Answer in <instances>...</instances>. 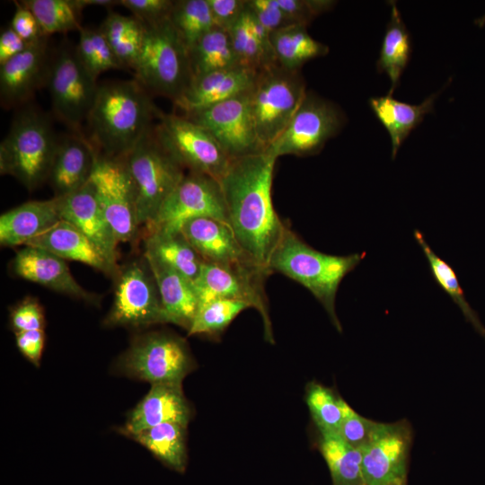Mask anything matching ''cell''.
Instances as JSON below:
<instances>
[{
    "label": "cell",
    "instance_id": "6da1fadb",
    "mask_svg": "<svg viewBox=\"0 0 485 485\" xmlns=\"http://www.w3.org/2000/svg\"><path fill=\"white\" fill-rule=\"evenodd\" d=\"M277 159L268 152L232 159L219 180L229 226L244 252L269 274L270 257L287 227L272 202Z\"/></svg>",
    "mask_w": 485,
    "mask_h": 485
},
{
    "label": "cell",
    "instance_id": "7a4b0ae2",
    "mask_svg": "<svg viewBox=\"0 0 485 485\" xmlns=\"http://www.w3.org/2000/svg\"><path fill=\"white\" fill-rule=\"evenodd\" d=\"M159 109L136 80L99 84L86 119V138L101 154L122 158L153 127Z\"/></svg>",
    "mask_w": 485,
    "mask_h": 485
},
{
    "label": "cell",
    "instance_id": "3957f363",
    "mask_svg": "<svg viewBox=\"0 0 485 485\" xmlns=\"http://www.w3.org/2000/svg\"><path fill=\"white\" fill-rule=\"evenodd\" d=\"M366 252L331 255L317 251L302 240L289 227L273 251L269 271L278 272L305 287L322 305L332 324L341 332L335 310L339 287L344 278L365 259Z\"/></svg>",
    "mask_w": 485,
    "mask_h": 485
},
{
    "label": "cell",
    "instance_id": "277c9868",
    "mask_svg": "<svg viewBox=\"0 0 485 485\" xmlns=\"http://www.w3.org/2000/svg\"><path fill=\"white\" fill-rule=\"evenodd\" d=\"M57 142L48 115L33 107L23 108L1 142V174L34 190L48 178Z\"/></svg>",
    "mask_w": 485,
    "mask_h": 485
},
{
    "label": "cell",
    "instance_id": "5b68a950",
    "mask_svg": "<svg viewBox=\"0 0 485 485\" xmlns=\"http://www.w3.org/2000/svg\"><path fill=\"white\" fill-rule=\"evenodd\" d=\"M133 70L135 79L150 94L172 102L188 88L193 78L189 51L169 18L146 25L143 47Z\"/></svg>",
    "mask_w": 485,
    "mask_h": 485
},
{
    "label": "cell",
    "instance_id": "8992f818",
    "mask_svg": "<svg viewBox=\"0 0 485 485\" xmlns=\"http://www.w3.org/2000/svg\"><path fill=\"white\" fill-rule=\"evenodd\" d=\"M122 158L133 183L138 222L146 226L183 179L185 169L159 143L153 127Z\"/></svg>",
    "mask_w": 485,
    "mask_h": 485
},
{
    "label": "cell",
    "instance_id": "52a82bcc",
    "mask_svg": "<svg viewBox=\"0 0 485 485\" xmlns=\"http://www.w3.org/2000/svg\"><path fill=\"white\" fill-rule=\"evenodd\" d=\"M195 367L186 340L166 331H149L134 338L113 366V372L148 382L182 384Z\"/></svg>",
    "mask_w": 485,
    "mask_h": 485
},
{
    "label": "cell",
    "instance_id": "ba28073f",
    "mask_svg": "<svg viewBox=\"0 0 485 485\" xmlns=\"http://www.w3.org/2000/svg\"><path fill=\"white\" fill-rule=\"evenodd\" d=\"M306 92L299 71L287 70L278 64L258 74L250 91V107L263 152L287 127Z\"/></svg>",
    "mask_w": 485,
    "mask_h": 485
},
{
    "label": "cell",
    "instance_id": "9c48e42d",
    "mask_svg": "<svg viewBox=\"0 0 485 485\" xmlns=\"http://www.w3.org/2000/svg\"><path fill=\"white\" fill-rule=\"evenodd\" d=\"M113 278V302L104 326L144 329L167 323L155 279L145 258L119 267Z\"/></svg>",
    "mask_w": 485,
    "mask_h": 485
},
{
    "label": "cell",
    "instance_id": "30bf717a",
    "mask_svg": "<svg viewBox=\"0 0 485 485\" xmlns=\"http://www.w3.org/2000/svg\"><path fill=\"white\" fill-rule=\"evenodd\" d=\"M46 84L56 118L73 133L81 134L99 84L79 60L75 47L62 45L49 62Z\"/></svg>",
    "mask_w": 485,
    "mask_h": 485
},
{
    "label": "cell",
    "instance_id": "8fae6325",
    "mask_svg": "<svg viewBox=\"0 0 485 485\" xmlns=\"http://www.w3.org/2000/svg\"><path fill=\"white\" fill-rule=\"evenodd\" d=\"M153 128L163 147L189 172L219 181L228 168L231 159L216 140L189 118L159 110Z\"/></svg>",
    "mask_w": 485,
    "mask_h": 485
},
{
    "label": "cell",
    "instance_id": "7c38bea8",
    "mask_svg": "<svg viewBox=\"0 0 485 485\" xmlns=\"http://www.w3.org/2000/svg\"><path fill=\"white\" fill-rule=\"evenodd\" d=\"M344 122L345 116L335 103L306 92L287 127L265 152L277 158L316 154L340 131Z\"/></svg>",
    "mask_w": 485,
    "mask_h": 485
},
{
    "label": "cell",
    "instance_id": "4fadbf2b",
    "mask_svg": "<svg viewBox=\"0 0 485 485\" xmlns=\"http://www.w3.org/2000/svg\"><path fill=\"white\" fill-rule=\"evenodd\" d=\"M89 181L118 242H134L141 225L133 183L124 159L108 157L96 151Z\"/></svg>",
    "mask_w": 485,
    "mask_h": 485
},
{
    "label": "cell",
    "instance_id": "5bb4252c",
    "mask_svg": "<svg viewBox=\"0 0 485 485\" xmlns=\"http://www.w3.org/2000/svg\"><path fill=\"white\" fill-rule=\"evenodd\" d=\"M197 217L228 224L219 181L204 173L188 172L146 226V233H178L188 220Z\"/></svg>",
    "mask_w": 485,
    "mask_h": 485
},
{
    "label": "cell",
    "instance_id": "9a60e30c",
    "mask_svg": "<svg viewBox=\"0 0 485 485\" xmlns=\"http://www.w3.org/2000/svg\"><path fill=\"white\" fill-rule=\"evenodd\" d=\"M269 275L266 270L254 265L220 266L204 262L194 281L199 306L215 299L244 302L260 313L265 338L273 342L264 289V281Z\"/></svg>",
    "mask_w": 485,
    "mask_h": 485
},
{
    "label": "cell",
    "instance_id": "2e32d148",
    "mask_svg": "<svg viewBox=\"0 0 485 485\" xmlns=\"http://www.w3.org/2000/svg\"><path fill=\"white\" fill-rule=\"evenodd\" d=\"M207 129L232 159L262 153L250 107V91L184 115Z\"/></svg>",
    "mask_w": 485,
    "mask_h": 485
},
{
    "label": "cell",
    "instance_id": "e0dca14e",
    "mask_svg": "<svg viewBox=\"0 0 485 485\" xmlns=\"http://www.w3.org/2000/svg\"><path fill=\"white\" fill-rule=\"evenodd\" d=\"M411 429L407 421L380 423L360 451L366 485L405 483Z\"/></svg>",
    "mask_w": 485,
    "mask_h": 485
},
{
    "label": "cell",
    "instance_id": "ac0fdd59",
    "mask_svg": "<svg viewBox=\"0 0 485 485\" xmlns=\"http://www.w3.org/2000/svg\"><path fill=\"white\" fill-rule=\"evenodd\" d=\"M59 199L61 219L77 227L103 259L118 270V240L98 202L90 181Z\"/></svg>",
    "mask_w": 485,
    "mask_h": 485
},
{
    "label": "cell",
    "instance_id": "d6986e66",
    "mask_svg": "<svg viewBox=\"0 0 485 485\" xmlns=\"http://www.w3.org/2000/svg\"><path fill=\"white\" fill-rule=\"evenodd\" d=\"M44 39L0 66V101L4 108L25 103L46 83L49 62Z\"/></svg>",
    "mask_w": 485,
    "mask_h": 485
},
{
    "label": "cell",
    "instance_id": "ffe728a7",
    "mask_svg": "<svg viewBox=\"0 0 485 485\" xmlns=\"http://www.w3.org/2000/svg\"><path fill=\"white\" fill-rule=\"evenodd\" d=\"M11 268L15 276L55 292L91 304L99 300L96 295L80 286L65 260L48 251L24 246L16 252Z\"/></svg>",
    "mask_w": 485,
    "mask_h": 485
},
{
    "label": "cell",
    "instance_id": "44dd1931",
    "mask_svg": "<svg viewBox=\"0 0 485 485\" xmlns=\"http://www.w3.org/2000/svg\"><path fill=\"white\" fill-rule=\"evenodd\" d=\"M191 416V408L184 395L182 384H154L130 410L119 432L128 437L166 422H177L187 427Z\"/></svg>",
    "mask_w": 485,
    "mask_h": 485
},
{
    "label": "cell",
    "instance_id": "7402d4cb",
    "mask_svg": "<svg viewBox=\"0 0 485 485\" xmlns=\"http://www.w3.org/2000/svg\"><path fill=\"white\" fill-rule=\"evenodd\" d=\"M181 232L206 263L257 266L244 252L227 223L210 217H197L188 220Z\"/></svg>",
    "mask_w": 485,
    "mask_h": 485
},
{
    "label": "cell",
    "instance_id": "603a6c76",
    "mask_svg": "<svg viewBox=\"0 0 485 485\" xmlns=\"http://www.w3.org/2000/svg\"><path fill=\"white\" fill-rule=\"evenodd\" d=\"M258 74L242 66L193 76L182 95L173 102L184 115L248 93Z\"/></svg>",
    "mask_w": 485,
    "mask_h": 485
},
{
    "label": "cell",
    "instance_id": "cb8c5ba5",
    "mask_svg": "<svg viewBox=\"0 0 485 485\" xmlns=\"http://www.w3.org/2000/svg\"><path fill=\"white\" fill-rule=\"evenodd\" d=\"M96 150L84 135L73 133L58 138L48 180L54 197L70 194L91 177Z\"/></svg>",
    "mask_w": 485,
    "mask_h": 485
},
{
    "label": "cell",
    "instance_id": "d4e9b609",
    "mask_svg": "<svg viewBox=\"0 0 485 485\" xmlns=\"http://www.w3.org/2000/svg\"><path fill=\"white\" fill-rule=\"evenodd\" d=\"M144 258L155 279L167 323L189 331L199 308L194 282L151 256Z\"/></svg>",
    "mask_w": 485,
    "mask_h": 485
},
{
    "label": "cell",
    "instance_id": "484cf974",
    "mask_svg": "<svg viewBox=\"0 0 485 485\" xmlns=\"http://www.w3.org/2000/svg\"><path fill=\"white\" fill-rule=\"evenodd\" d=\"M60 220L58 198L25 202L1 215L0 243L4 247L25 245Z\"/></svg>",
    "mask_w": 485,
    "mask_h": 485
},
{
    "label": "cell",
    "instance_id": "4316f807",
    "mask_svg": "<svg viewBox=\"0 0 485 485\" xmlns=\"http://www.w3.org/2000/svg\"><path fill=\"white\" fill-rule=\"evenodd\" d=\"M24 246L48 251L65 260L84 263L112 278L118 271L77 227L63 219Z\"/></svg>",
    "mask_w": 485,
    "mask_h": 485
},
{
    "label": "cell",
    "instance_id": "83f0119b",
    "mask_svg": "<svg viewBox=\"0 0 485 485\" xmlns=\"http://www.w3.org/2000/svg\"><path fill=\"white\" fill-rule=\"evenodd\" d=\"M440 92L428 96L419 105L398 101L389 94L369 99V106L374 114L390 136L392 159L410 132L422 122L425 115L433 111Z\"/></svg>",
    "mask_w": 485,
    "mask_h": 485
},
{
    "label": "cell",
    "instance_id": "f1b7e54d",
    "mask_svg": "<svg viewBox=\"0 0 485 485\" xmlns=\"http://www.w3.org/2000/svg\"><path fill=\"white\" fill-rule=\"evenodd\" d=\"M144 254L154 258L193 282L204 263L181 232L146 233Z\"/></svg>",
    "mask_w": 485,
    "mask_h": 485
},
{
    "label": "cell",
    "instance_id": "f546056e",
    "mask_svg": "<svg viewBox=\"0 0 485 485\" xmlns=\"http://www.w3.org/2000/svg\"><path fill=\"white\" fill-rule=\"evenodd\" d=\"M391 5V16L383 39L376 68L385 73L391 82L389 95L392 96L400 84L401 76L410 62L411 40L395 1Z\"/></svg>",
    "mask_w": 485,
    "mask_h": 485
},
{
    "label": "cell",
    "instance_id": "4dcf8cb0",
    "mask_svg": "<svg viewBox=\"0 0 485 485\" xmlns=\"http://www.w3.org/2000/svg\"><path fill=\"white\" fill-rule=\"evenodd\" d=\"M270 42L278 65L292 71H299L309 60L329 53V47L311 37L306 27L300 24L275 31Z\"/></svg>",
    "mask_w": 485,
    "mask_h": 485
},
{
    "label": "cell",
    "instance_id": "1f68e13d",
    "mask_svg": "<svg viewBox=\"0 0 485 485\" xmlns=\"http://www.w3.org/2000/svg\"><path fill=\"white\" fill-rule=\"evenodd\" d=\"M186 428L177 422H166L128 437L146 447L168 467L182 472L187 463Z\"/></svg>",
    "mask_w": 485,
    "mask_h": 485
},
{
    "label": "cell",
    "instance_id": "d6a6232c",
    "mask_svg": "<svg viewBox=\"0 0 485 485\" xmlns=\"http://www.w3.org/2000/svg\"><path fill=\"white\" fill-rule=\"evenodd\" d=\"M100 29L122 67L134 69L143 47L146 25L133 15L110 11Z\"/></svg>",
    "mask_w": 485,
    "mask_h": 485
},
{
    "label": "cell",
    "instance_id": "836d02e7",
    "mask_svg": "<svg viewBox=\"0 0 485 485\" xmlns=\"http://www.w3.org/2000/svg\"><path fill=\"white\" fill-rule=\"evenodd\" d=\"M193 76L241 66L229 32L214 27L189 50Z\"/></svg>",
    "mask_w": 485,
    "mask_h": 485
},
{
    "label": "cell",
    "instance_id": "e575fe53",
    "mask_svg": "<svg viewBox=\"0 0 485 485\" xmlns=\"http://www.w3.org/2000/svg\"><path fill=\"white\" fill-rule=\"evenodd\" d=\"M320 450L329 467L333 485H366L362 454L338 434H322Z\"/></svg>",
    "mask_w": 485,
    "mask_h": 485
},
{
    "label": "cell",
    "instance_id": "d590c367",
    "mask_svg": "<svg viewBox=\"0 0 485 485\" xmlns=\"http://www.w3.org/2000/svg\"><path fill=\"white\" fill-rule=\"evenodd\" d=\"M413 235L428 260L435 282L451 297L461 309L465 319L485 339V328L477 313L467 302L454 269L449 263L436 254L419 230L415 229Z\"/></svg>",
    "mask_w": 485,
    "mask_h": 485
},
{
    "label": "cell",
    "instance_id": "8d00e7d4",
    "mask_svg": "<svg viewBox=\"0 0 485 485\" xmlns=\"http://www.w3.org/2000/svg\"><path fill=\"white\" fill-rule=\"evenodd\" d=\"M21 3L32 12L44 37L79 31L83 28L81 17L84 7L80 0H26Z\"/></svg>",
    "mask_w": 485,
    "mask_h": 485
},
{
    "label": "cell",
    "instance_id": "74e56055",
    "mask_svg": "<svg viewBox=\"0 0 485 485\" xmlns=\"http://www.w3.org/2000/svg\"><path fill=\"white\" fill-rule=\"evenodd\" d=\"M169 19L188 51L215 27L207 0L174 1Z\"/></svg>",
    "mask_w": 485,
    "mask_h": 485
},
{
    "label": "cell",
    "instance_id": "f35d334b",
    "mask_svg": "<svg viewBox=\"0 0 485 485\" xmlns=\"http://www.w3.org/2000/svg\"><path fill=\"white\" fill-rule=\"evenodd\" d=\"M306 404L320 435L339 433L349 405L331 389L312 382L306 387Z\"/></svg>",
    "mask_w": 485,
    "mask_h": 485
},
{
    "label": "cell",
    "instance_id": "ab89813d",
    "mask_svg": "<svg viewBox=\"0 0 485 485\" xmlns=\"http://www.w3.org/2000/svg\"><path fill=\"white\" fill-rule=\"evenodd\" d=\"M78 32L77 57L95 80L103 72L122 67L100 28L83 27Z\"/></svg>",
    "mask_w": 485,
    "mask_h": 485
},
{
    "label": "cell",
    "instance_id": "60d3db41",
    "mask_svg": "<svg viewBox=\"0 0 485 485\" xmlns=\"http://www.w3.org/2000/svg\"><path fill=\"white\" fill-rule=\"evenodd\" d=\"M228 32L241 66L259 74L270 66L278 65V62L266 54L256 38L246 7L240 19Z\"/></svg>",
    "mask_w": 485,
    "mask_h": 485
},
{
    "label": "cell",
    "instance_id": "b9f144b4",
    "mask_svg": "<svg viewBox=\"0 0 485 485\" xmlns=\"http://www.w3.org/2000/svg\"><path fill=\"white\" fill-rule=\"evenodd\" d=\"M247 308H250L248 304L231 299H215L202 304L188 335H217Z\"/></svg>",
    "mask_w": 485,
    "mask_h": 485
},
{
    "label": "cell",
    "instance_id": "7bdbcfd3",
    "mask_svg": "<svg viewBox=\"0 0 485 485\" xmlns=\"http://www.w3.org/2000/svg\"><path fill=\"white\" fill-rule=\"evenodd\" d=\"M378 424L379 422L368 419L348 407L338 434L348 445L360 450L370 441Z\"/></svg>",
    "mask_w": 485,
    "mask_h": 485
},
{
    "label": "cell",
    "instance_id": "ee69618b",
    "mask_svg": "<svg viewBox=\"0 0 485 485\" xmlns=\"http://www.w3.org/2000/svg\"><path fill=\"white\" fill-rule=\"evenodd\" d=\"M291 24L307 26L314 18L331 10L336 4L331 0H278Z\"/></svg>",
    "mask_w": 485,
    "mask_h": 485
},
{
    "label": "cell",
    "instance_id": "f6af8a7d",
    "mask_svg": "<svg viewBox=\"0 0 485 485\" xmlns=\"http://www.w3.org/2000/svg\"><path fill=\"white\" fill-rule=\"evenodd\" d=\"M44 311L35 298H25L14 306L10 313V324L15 332L44 330Z\"/></svg>",
    "mask_w": 485,
    "mask_h": 485
},
{
    "label": "cell",
    "instance_id": "bcb514c9",
    "mask_svg": "<svg viewBox=\"0 0 485 485\" xmlns=\"http://www.w3.org/2000/svg\"><path fill=\"white\" fill-rule=\"evenodd\" d=\"M174 1L172 0H119V4L128 9L132 15L146 25L157 23L170 17Z\"/></svg>",
    "mask_w": 485,
    "mask_h": 485
},
{
    "label": "cell",
    "instance_id": "7dc6e473",
    "mask_svg": "<svg viewBox=\"0 0 485 485\" xmlns=\"http://www.w3.org/2000/svg\"><path fill=\"white\" fill-rule=\"evenodd\" d=\"M246 7L270 34L291 24L278 0H246Z\"/></svg>",
    "mask_w": 485,
    "mask_h": 485
},
{
    "label": "cell",
    "instance_id": "c3c4849f",
    "mask_svg": "<svg viewBox=\"0 0 485 485\" xmlns=\"http://www.w3.org/2000/svg\"><path fill=\"white\" fill-rule=\"evenodd\" d=\"M215 27L229 31L240 19L246 7V0H207Z\"/></svg>",
    "mask_w": 485,
    "mask_h": 485
},
{
    "label": "cell",
    "instance_id": "681fc988",
    "mask_svg": "<svg viewBox=\"0 0 485 485\" xmlns=\"http://www.w3.org/2000/svg\"><path fill=\"white\" fill-rule=\"evenodd\" d=\"M14 3L16 8L10 27L30 44L46 38L42 35L39 22L32 12L21 2Z\"/></svg>",
    "mask_w": 485,
    "mask_h": 485
},
{
    "label": "cell",
    "instance_id": "f907efd6",
    "mask_svg": "<svg viewBox=\"0 0 485 485\" xmlns=\"http://www.w3.org/2000/svg\"><path fill=\"white\" fill-rule=\"evenodd\" d=\"M15 342L21 354L32 365L39 366L45 344L44 330L15 332Z\"/></svg>",
    "mask_w": 485,
    "mask_h": 485
},
{
    "label": "cell",
    "instance_id": "816d5d0a",
    "mask_svg": "<svg viewBox=\"0 0 485 485\" xmlns=\"http://www.w3.org/2000/svg\"><path fill=\"white\" fill-rule=\"evenodd\" d=\"M30 45L10 26L4 29L0 34V66L24 51Z\"/></svg>",
    "mask_w": 485,
    "mask_h": 485
},
{
    "label": "cell",
    "instance_id": "f5cc1de1",
    "mask_svg": "<svg viewBox=\"0 0 485 485\" xmlns=\"http://www.w3.org/2000/svg\"><path fill=\"white\" fill-rule=\"evenodd\" d=\"M80 1L84 7L88 6V5L111 7L114 4H119V1H111V0H80Z\"/></svg>",
    "mask_w": 485,
    "mask_h": 485
},
{
    "label": "cell",
    "instance_id": "db71d44e",
    "mask_svg": "<svg viewBox=\"0 0 485 485\" xmlns=\"http://www.w3.org/2000/svg\"><path fill=\"white\" fill-rule=\"evenodd\" d=\"M392 485H406V482L405 483L392 484Z\"/></svg>",
    "mask_w": 485,
    "mask_h": 485
}]
</instances>
